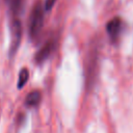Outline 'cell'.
Returning <instances> with one entry per match:
<instances>
[{
	"mask_svg": "<svg viewBox=\"0 0 133 133\" xmlns=\"http://www.w3.org/2000/svg\"><path fill=\"white\" fill-rule=\"evenodd\" d=\"M22 37V25L18 17H12L10 23V46H9V56L14 57L16 54Z\"/></svg>",
	"mask_w": 133,
	"mask_h": 133,
	"instance_id": "7a4b0ae2",
	"label": "cell"
},
{
	"mask_svg": "<svg viewBox=\"0 0 133 133\" xmlns=\"http://www.w3.org/2000/svg\"><path fill=\"white\" fill-rule=\"evenodd\" d=\"M56 39L55 38H50V39H48L45 44H44V46L36 52V54H35V57H34V59H35V61H36V63H43L44 61H46L49 57H50V55L55 51V49H56Z\"/></svg>",
	"mask_w": 133,
	"mask_h": 133,
	"instance_id": "3957f363",
	"label": "cell"
},
{
	"mask_svg": "<svg viewBox=\"0 0 133 133\" xmlns=\"http://www.w3.org/2000/svg\"><path fill=\"white\" fill-rule=\"evenodd\" d=\"M56 1L57 0H45V9L46 10H50L54 6Z\"/></svg>",
	"mask_w": 133,
	"mask_h": 133,
	"instance_id": "52a82bcc",
	"label": "cell"
},
{
	"mask_svg": "<svg viewBox=\"0 0 133 133\" xmlns=\"http://www.w3.org/2000/svg\"><path fill=\"white\" fill-rule=\"evenodd\" d=\"M45 6L41 2H36L32 7L30 18H29V36L31 39H36L44 26V12Z\"/></svg>",
	"mask_w": 133,
	"mask_h": 133,
	"instance_id": "6da1fadb",
	"label": "cell"
},
{
	"mask_svg": "<svg viewBox=\"0 0 133 133\" xmlns=\"http://www.w3.org/2000/svg\"><path fill=\"white\" fill-rule=\"evenodd\" d=\"M41 101V92L38 90L31 91L28 94L26 98V105L27 106H36Z\"/></svg>",
	"mask_w": 133,
	"mask_h": 133,
	"instance_id": "5b68a950",
	"label": "cell"
},
{
	"mask_svg": "<svg viewBox=\"0 0 133 133\" xmlns=\"http://www.w3.org/2000/svg\"><path fill=\"white\" fill-rule=\"evenodd\" d=\"M121 30H122V21L117 17L111 19L106 25V31L111 39L117 38V36L121 33Z\"/></svg>",
	"mask_w": 133,
	"mask_h": 133,
	"instance_id": "277c9868",
	"label": "cell"
},
{
	"mask_svg": "<svg viewBox=\"0 0 133 133\" xmlns=\"http://www.w3.org/2000/svg\"><path fill=\"white\" fill-rule=\"evenodd\" d=\"M28 78H29V71H28V69H26V68L22 69V70L20 71V73H19L18 87H19V88H22V87L26 84V82L28 81Z\"/></svg>",
	"mask_w": 133,
	"mask_h": 133,
	"instance_id": "8992f818",
	"label": "cell"
}]
</instances>
